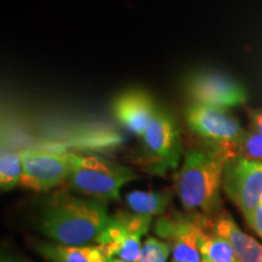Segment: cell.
<instances>
[{
  "label": "cell",
  "instance_id": "7a4b0ae2",
  "mask_svg": "<svg viewBox=\"0 0 262 262\" xmlns=\"http://www.w3.org/2000/svg\"><path fill=\"white\" fill-rule=\"evenodd\" d=\"M227 162L228 159L215 149H194L186 155L176 175L175 186L187 212L208 217L215 210Z\"/></svg>",
  "mask_w": 262,
  "mask_h": 262
},
{
  "label": "cell",
  "instance_id": "9c48e42d",
  "mask_svg": "<svg viewBox=\"0 0 262 262\" xmlns=\"http://www.w3.org/2000/svg\"><path fill=\"white\" fill-rule=\"evenodd\" d=\"M187 90L194 102L228 110L243 104L247 93L241 84L217 72H201L189 79Z\"/></svg>",
  "mask_w": 262,
  "mask_h": 262
},
{
  "label": "cell",
  "instance_id": "7c38bea8",
  "mask_svg": "<svg viewBox=\"0 0 262 262\" xmlns=\"http://www.w3.org/2000/svg\"><path fill=\"white\" fill-rule=\"evenodd\" d=\"M37 250L51 262H106L107 260L97 247L40 243Z\"/></svg>",
  "mask_w": 262,
  "mask_h": 262
},
{
  "label": "cell",
  "instance_id": "ffe728a7",
  "mask_svg": "<svg viewBox=\"0 0 262 262\" xmlns=\"http://www.w3.org/2000/svg\"><path fill=\"white\" fill-rule=\"evenodd\" d=\"M106 262H126V261L122 260V258H114V257H110V258H107Z\"/></svg>",
  "mask_w": 262,
  "mask_h": 262
},
{
  "label": "cell",
  "instance_id": "6da1fadb",
  "mask_svg": "<svg viewBox=\"0 0 262 262\" xmlns=\"http://www.w3.org/2000/svg\"><path fill=\"white\" fill-rule=\"evenodd\" d=\"M110 221L101 203L64 193L47 203L39 219V228L57 243L80 247L96 242Z\"/></svg>",
  "mask_w": 262,
  "mask_h": 262
},
{
  "label": "cell",
  "instance_id": "ba28073f",
  "mask_svg": "<svg viewBox=\"0 0 262 262\" xmlns=\"http://www.w3.org/2000/svg\"><path fill=\"white\" fill-rule=\"evenodd\" d=\"M75 156L67 152L29 149L21 153L22 172L19 186L32 191H49L68 180L74 168Z\"/></svg>",
  "mask_w": 262,
  "mask_h": 262
},
{
  "label": "cell",
  "instance_id": "52a82bcc",
  "mask_svg": "<svg viewBox=\"0 0 262 262\" xmlns=\"http://www.w3.org/2000/svg\"><path fill=\"white\" fill-rule=\"evenodd\" d=\"M224 188L241 209L249 225L262 199V162L237 157L228 160L222 176Z\"/></svg>",
  "mask_w": 262,
  "mask_h": 262
},
{
  "label": "cell",
  "instance_id": "2e32d148",
  "mask_svg": "<svg viewBox=\"0 0 262 262\" xmlns=\"http://www.w3.org/2000/svg\"><path fill=\"white\" fill-rule=\"evenodd\" d=\"M171 247L168 242L150 237L142 245L140 262H166Z\"/></svg>",
  "mask_w": 262,
  "mask_h": 262
},
{
  "label": "cell",
  "instance_id": "d6986e66",
  "mask_svg": "<svg viewBox=\"0 0 262 262\" xmlns=\"http://www.w3.org/2000/svg\"><path fill=\"white\" fill-rule=\"evenodd\" d=\"M251 123H253L255 131L262 134V110L255 111V112L251 113Z\"/></svg>",
  "mask_w": 262,
  "mask_h": 262
},
{
  "label": "cell",
  "instance_id": "5bb4252c",
  "mask_svg": "<svg viewBox=\"0 0 262 262\" xmlns=\"http://www.w3.org/2000/svg\"><path fill=\"white\" fill-rule=\"evenodd\" d=\"M203 262H238L232 245L217 233H206L201 241Z\"/></svg>",
  "mask_w": 262,
  "mask_h": 262
},
{
  "label": "cell",
  "instance_id": "9a60e30c",
  "mask_svg": "<svg viewBox=\"0 0 262 262\" xmlns=\"http://www.w3.org/2000/svg\"><path fill=\"white\" fill-rule=\"evenodd\" d=\"M24 165L22 157L15 150H3L0 157V185L2 189L14 188L19 185Z\"/></svg>",
  "mask_w": 262,
  "mask_h": 262
},
{
  "label": "cell",
  "instance_id": "5b68a950",
  "mask_svg": "<svg viewBox=\"0 0 262 262\" xmlns=\"http://www.w3.org/2000/svg\"><path fill=\"white\" fill-rule=\"evenodd\" d=\"M186 120L196 135L212 145V149L228 160L237 158L238 145L245 133L226 110L194 102L186 110Z\"/></svg>",
  "mask_w": 262,
  "mask_h": 262
},
{
  "label": "cell",
  "instance_id": "8fae6325",
  "mask_svg": "<svg viewBox=\"0 0 262 262\" xmlns=\"http://www.w3.org/2000/svg\"><path fill=\"white\" fill-rule=\"evenodd\" d=\"M214 232L232 245L238 262H262V244L244 233L232 217L222 216L217 219Z\"/></svg>",
  "mask_w": 262,
  "mask_h": 262
},
{
  "label": "cell",
  "instance_id": "ac0fdd59",
  "mask_svg": "<svg viewBox=\"0 0 262 262\" xmlns=\"http://www.w3.org/2000/svg\"><path fill=\"white\" fill-rule=\"evenodd\" d=\"M249 226H250V227L253 228L254 231L262 238V199L260 204H258V206L256 208V210L254 212L253 221H251V224Z\"/></svg>",
  "mask_w": 262,
  "mask_h": 262
},
{
  "label": "cell",
  "instance_id": "8992f818",
  "mask_svg": "<svg viewBox=\"0 0 262 262\" xmlns=\"http://www.w3.org/2000/svg\"><path fill=\"white\" fill-rule=\"evenodd\" d=\"M208 224V217L173 212L156 222L155 232L171 247L172 262H203L201 241Z\"/></svg>",
  "mask_w": 262,
  "mask_h": 262
},
{
  "label": "cell",
  "instance_id": "277c9868",
  "mask_svg": "<svg viewBox=\"0 0 262 262\" xmlns=\"http://www.w3.org/2000/svg\"><path fill=\"white\" fill-rule=\"evenodd\" d=\"M141 137L142 163L149 172L163 176L179 165L182 152L181 136L175 120L166 111L157 110Z\"/></svg>",
  "mask_w": 262,
  "mask_h": 262
},
{
  "label": "cell",
  "instance_id": "e0dca14e",
  "mask_svg": "<svg viewBox=\"0 0 262 262\" xmlns=\"http://www.w3.org/2000/svg\"><path fill=\"white\" fill-rule=\"evenodd\" d=\"M237 157L262 162V134L257 131L245 134L238 145Z\"/></svg>",
  "mask_w": 262,
  "mask_h": 262
},
{
  "label": "cell",
  "instance_id": "30bf717a",
  "mask_svg": "<svg viewBox=\"0 0 262 262\" xmlns=\"http://www.w3.org/2000/svg\"><path fill=\"white\" fill-rule=\"evenodd\" d=\"M157 110L150 95L142 90L125 91L113 102V113L118 122L136 136L143 135Z\"/></svg>",
  "mask_w": 262,
  "mask_h": 262
},
{
  "label": "cell",
  "instance_id": "4fadbf2b",
  "mask_svg": "<svg viewBox=\"0 0 262 262\" xmlns=\"http://www.w3.org/2000/svg\"><path fill=\"white\" fill-rule=\"evenodd\" d=\"M172 194L169 191H134L126 195L131 211L139 215H163L171 202Z\"/></svg>",
  "mask_w": 262,
  "mask_h": 262
},
{
  "label": "cell",
  "instance_id": "3957f363",
  "mask_svg": "<svg viewBox=\"0 0 262 262\" xmlns=\"http://www.w3.org/2000/svg\"><path fill=\"white\" fill-rule=\"evenodd\" d=\"M136 178L133 170L96 156H75L71 187L97 199H118L120 188Z\"/></svg>",
  "mask_w": 262,
  "mask_h": 262
}]
</instances>
